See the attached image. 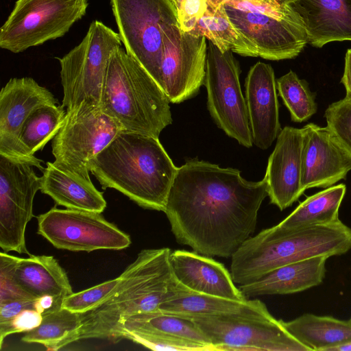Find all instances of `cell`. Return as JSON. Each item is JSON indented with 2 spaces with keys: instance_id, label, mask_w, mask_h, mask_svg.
Returning <instances> with one entry per match:
<instances>
[{
  "instance_id": "cell-10",
  "label": "cell",
  "mask_w": 351,
  "mask_h": 351,
  "mask_svg": "<svg viewBox=\"0 0 351 351\" xmlns=\"http://www.w3.org/2000/svg\"><path fill=\"white\" fill-rule=\"evenodd\" d=\"M238 61L209 41L204 84L208 111L217 126L247 148L252 146L247 108L239 82Z\"/></svg>"
},
{
  "instance_id": "cell-19",
  "label": "cell",
  "mask_w": 351,
  "mask_h": 351,
  "mask_svg": "<svg viewBox=\"0 0 351 351\" xmlns=\"http://www.w3.org/2000/svg\"><path fill=\"white\" fill-rule=\"evenodd\" d=\"M245 101L252 142L268 149L281 131L276 80L270 64L258 62L245 79Z\"/></svg>"
},
{
  "instance_id": "cell-8",
  "label": "cell",
  "mask_w": 351,
  "mask_h": 351,
  "mask_svg": "<svg viewBox=\"0 0 351 351\" xmlns=\"http://www.w3.org/2000/svg\"><path fill=\"white\" fill-rule=\"evenodd\" d=\"M88 6V0H17L0 29V47L18 53L61 38Z\"/></svg>"
},
{
  "instance_id": "cell-1",
  "label": "cell",
  "mask_w": 351,
  "mask_h": 351,
  "mask_svg": "<svg viewBox=\"0 0 351 351\" xmlns=\"http://www.w3.org/2000/svg\"><path fill=\"white\" fill-rule=\"evenodd\" d=\"M267 196L265 177L248 181L237 169L193 158L178 168L164 213L178 243L228 258L255 231Z\"/></svg>"
},
{
  "instance_id": "cell-20",
  "label": "cell",
  "mask_w": 351,
  "mask_h": 351,
  "mask_svg": "<svg viewBox=\"0 0 351 351\" xmlns=\"http://www.w3.org/2000/svg\"><path fill=\"white\" fill-rule=\"evenodd\" d=\"M170 262L180 282L198 293L242 300L246 299L221 263L194 251H171Z\"/></svg>"
},
{
  "instance_id": "cell-33",
  "label": "cell",
  "mask_w": 351,
  "mask_h": 351,
  "mask_svg": "<svg viewBox=\"0 0 351 351\" xmlns=\"http://www.w3.org/2000/svg\"><path fill=\"white\" fill-rule=\"evenodd\" d=\"M324 117L335 141L351 156V101L343 98L332 103Z\"/></svg>"
},
{
  "instance_id": "cell-41",
  "label": "cell",
  "mask_w": 351,
  "mask_h": 351,
  "mask_svg": "<svg viewBox=\"0 0 351 351\" xmlns=\"http://www.w3.org/2000/svg\"><path fill=\"white\" fill-rule=\"evenodd\" d=\"M340 82L346 90L344 98L351 101V49H348L346 53L343 72Z\"/></svg>"
},
{
  "instance_id": "cell-6",
  "label": "cell",
  "mask_w": 351,
  "mask_h": 351,
  "mask_svg": "<svg viewBox=\"0 0 351 351\" xmlns=\"http://www.w3.org/2000/svg\"><path fill=\"white\" fill-rule=\"evenodd\" d=\"M119 33L93 21L82 40L62 58V106L66 111L101 108L108 65L112 51L121 47Z\"/></svg>"
},
{
  "instance_id": "cell-35",
  "label": "cell",
  "mask_w": 351,
  "mask_h": 351,
  "mask_svg": "<svg viewBox=\"0 0 351 351\" xmlns=\"http://www.w3.org/2000/svg\"><path fill=\"white\" fill-rule=\"evenodd\" d=\"M125 339L153 350L209 351L197 342L162 333L125 332L121 339Z\"/></svg>"
},
{
  "instance_id": "cell-17",
  "label": "cell",
  "mask_w": 351,
  "mask_h": 351,
  "mask_svg": "<svg viewBox=\"0 0 351 351\" xmlns=\"http://www.w3.org/2000/svg\"><path fill=\"white\" fill-rule=\"evenodd\" d=\"M302 187L328 188L345 179L351 171V156L329 130L315 123L302 128Z\"/></svg>"
},
{
  "instance_id": "cell-21",
  "label": "cell",
  "mask_w": 351,
  "mask_h": 351,
  "mask_svg": "<svg viewBox=\"0 0 351 351\" xmlns=\"http://www.w3.org/2000/svg\"><path fill=\"white\" fill-rule=\"evenodd\" d=\"M308 44L321 48L334 41H351V0H293Z\"/></svg>"
},
{
  "instance_id": "cell-31",
  "label": "cell",
  "mask_w": 351,
  "mask_h": 351,
  "mask_svg": "<svg viewBox=\"0 0 351 351\" xmlns=\"http://www.w3.org/2000/svg\"><path fill=\"white\" fill-rule=\"evenodd\" d=\"M66 113L62 105L46 104L28 115L20 129L19 139L29 155L34 156L55 137L64 124Z\"/></svg>"
},
{
  "instance_id": "cell-22",
  "label": "cell",
  "mask_w": 351,
  "mask_h": 351,
  "mask_svg": "<svg viewBox=\"0 0 351 351\" xmlns=\"http://www.w3.org/2000/svg\"><path fill=\"white\" fill-rule=\"evenodd\" d=\"M40 191L49 195L56 205L69 209L101 213L107 203L88 178L62 168L53 162H47L43 171Z\"/></svg>"
},
{
  "instance_id": "cell-7",
  "label": "cell",
  "mask_w": 351,
  "mask_h": 351,
  "mask_svg": "<svg viewBox=\"0 0 351 351\" xmlns=\"http://www.w3.org/2000/svg\"><path fill=\"white\" fill-rule=\"evenodd\" d=\"M110 4L127 53L162 89L163 34L179 25L176 4L172 0H110Z\"/></svg>"
},
{
  "instance_id": "cell-15",
  "label": "cell",
  "mask_w": 351,
  "mask_h": 351,
  "mask_svg": "<svg viewBox=\"0 0 351 351\" xmlns=\"http://www.w3.org/2000/svg\"><path fill=\"white\" fill-rule=\"evenodd\" d=\"M57 101L49 89L32 77L10 79L0 91V154L29 163L43 172V161L25 151L19 142V132L34 109Z\"/></svg>"
},
{
  "instance_id": "cell-39",
  "label": "cell",
  "mask_w": 351,
  "mask_h": 351,
  "mask_svg": "<svg viewBox=\"0 0 351 351\" xmlns=\"http://www.w3.org/2000/svg\"><path fill=\"white\" fill-rule=\"evenodd\" d=\"M43 314L36 308H26L22 311L12 320L5 331L0 333V348H2L4 339L9 335L26 332L38 327L42 322Z\"/></svg>"
},
{
  "instance_id": "cell-38",
  "label": "cell",
  "mask_w": 351,
  "mask_h": 351,
  "mask_svg": "<svg viewBox=\"0 0 351 351\" xmlns=\"http://www.w3.org/2000/svg\"><path fill=\"white\" fill-rule=\"evenodd\" d=\"M176 6L180 29L189 33L203 16L207 4L206 0H177Z\"/></svg>"
},
{
  "instance_id": "cell-34",
  "label": "cell",
  "mask_w": 351,
  "mask_h": 351,
  "mask_svg": "<svg viewBox=\"0 0 351 351\" xmlns=\"http://www.w3.org/2000/svg\"><path fill=\"white\" fill-rule=\"evenodd\" d=\"M120 281L119 275L116 278L73 293L64 299L62 306L80 314L88 312L108 298L114 293Z\"/></svg>"
},
{
  "instance_id": "cell-45",
  "label": "cell",
  "mask_w": 351,
  "mask_h": 351,
  "mask_svg": "<svg viewBox=\"0 0 351 351\" xmlns=\"http://www.w3.org/2000/svg\"><path fill=\"white\" fill-rule=\"evenodd\" d=\"M349 321L351 322V317L350 318Z\"/></svg>"
},
{
  "instance_id": "cell-28",
  "label": "cell",
  "mask_w": 351,
  "mask_h": 351,
  "mask_svg": "<svg viewBox=\"0 0 351 351\" xmlns=\"http://www.w3.org/2000/svg\"><path fill=\"white\" fill-rule=\"evenodd\" d=\"M125 332L162 333L197 342L206 347L209 351H217L208 338L192 319L160 311L140 313L126 319L122 324L117 341L121 340Z\"/></svg>"
},
{
  "instance_id": "cell-12",
  "label": "cell",
  "mask_w": 351,
  "mask_h": 351,
  "mask_svg": "<svg viewBox=\"0 0 351 351\" xmlns=\"http://www.w3.org/2000/svg\"><path fill=\"white\" fill-rule=\"evenodd\" d=\"M121 131L101 108L66 111L63 125L52 139L53 162L90 178V162Z\"/></svg>"
},
{
  "instance_id": "cell-2",
  "label": "cell",
  "mask_w": 351,
  "mask_h": 351,
  "mask_svg": "<svg viewBox=\"0 0 351 351\" xmlns=\"http://www.w3.org/2000/svg\"><path fill=\"white\" fill-rule=\"evenodd\" d=\"M178 168L158 138L124 130L89 165L103 189H114L143 208L162 212Z\"/></svg>"
},
{
  "instance_id": "cell-9",
  "label": "cell",
  "mask_w": 351,
  "mask_h": 351,
  "mask_svg": "<svg viewBox=\"0 0 351 351\" xmlns=\"http://www.w3.org/2000/svg\"><path fill=\"white\" fill-rule=\"evenodd\" d=\"M217 351H310L268 310L191 318Z\"/></svg>"
},
{
  "instance_id": "cell-14",
  "label": "cell",
  "mask_w": 351,
  "mask_h": 351,
  "mask_svg": "<svg viewBox=\"0 0 351 351\" xmlns=\"http://www.w3.org/2000/svg\"><path fill=\"white\" fill-rule=\"evenodd\" d=\"M206 37L182 31L175 25L163 34L162 90L169 102L181 103L198 92L204 82Z\"/></svg>"
},
{
  "instance_id": "cell-4",
  "label": "cell",
  "mask_w": 351,
  "mask_h": 351,
  "mask_svg": "<svg viewBox=\"0 0 351 351\" xmlns=\"http://www.w3.org/2000/svg\"><path fill=\"white\" fill-rule=\"evenodd\" d=\"M351 250V229L341 220L297 228L277 225L248 238L231 257L235 284L254 281L287 264L315 256L341 255Z\"/></svg>"
},
{
  "instance_id": "cell-24",
  "label": "cell",
  "mask_w": 351,
  "mask_h": 351,
  "mask_svg": "<svg viewBox=\"0 0 351 351\" xmlns=\"http://www.w3.org/2000/svg\"><path fill=\"white\" fill-rule=\"evenodd\" d=\"M268 310L258 299L232 300L193 291L179 282L171 297L165 302L161 312L191 319L204 315L245 313Z\"/></svg>"
},
{
  "instance_id": "cell-36",
  "label": "cell",
  "mask_w": 351,
  "mask_h": 351,
  "mask_svg": "<svg viewBox=\"0 0 351 351\" xmlns=\"http://www.w3.org/2000/svg\"><path fill=\"white\" fill-rule=\"evenodd\" d=\"M230 7L278 19L303 23L292 7L293 0H221Z\"/></svg>"
},
{
  "instance_id": "cell-3",
  "label": "cell",
  "mask_w": 351,
  "mask_h": 351,
  "mask_svg": "<svg viewBox=\"0 0 351 351\" xmlns=\"http://www.w3.org/2000/svg\"><path fill=\"white\" fill-rule=\"evenodd\" d=\"M168 247L145 249L120 274L114 293L90 311L81 313V327L75 341L107 339L117 341L123 322L128 317L154 312L168 300L178 285Z\"/></svg>"
},
{
  "instance_id": "cell-18",
  "label": "cell",
  "mask_w": 351,
  "mask_h": 351,
  "mask_svg": "<svg viewBox=\"0 0 351 351\" xmlns=\"http://www.w3.org/2000/svg\"><path fill=\"white\" fill-rule=\"evenodd\" d=\"M302 128L285 126L280 132L268 159L265 178L270 202L280 210L304 193L302 187Z\"/></svg>"
},
{
  "instance_id": "cell-25",
  "label": "cell",
  "mask_w": 351,
  "mask_h": 351,
  "mask_svg": "<svg viewBox=\"0 0 351 351\" xmlns=\"http://www.w3.org/2000/svg\"><path fill=\"white\" fill-rule=\"evenodd\" d=\"M14 276L19 285L36 299L49 295L56 301L63 302L73 293L66 271L53 256L19 257Z\"/></svg>"
},
{
  "instance_id": "cell-27",
  "label": "cell",
  "mask_w": 351,
  "mask_h": 351,
  "mask_svg": "<svg viewBox=\"0 0 351 351\" xmlns=\"http://www.w3.org/2000/svg\"><path fill=\"white\" fill-rule=\"evenodd\" d=\"M203 16L189 34L203 36L221 51H232L243 56L258 57L256 49L231 23L221 0H206Z\"/></svg>"
},
{
  "instance_id": "cell-26",
  "label": "cell",
  "mask_w": 351,
  "mask_h": 351,
  "mask_svg": "<svg viewBox=\"0 0 351 351\" xmlns=\"http://www.w3.org/2000/svg\"><path fill=\"white\" fill-rule=\"evenodd\" d=\"M285 328L310 351H330L351 342V322L330 316L305 313L289 322Z\"/></svg>"
},
{
  "instance_id": "cell-16",
  "label": "cell",
  "mask_w": 351,
  "mask_h": 351,
  "mask_svg": "<svg viewBox=\"0 0 351 351\" xmlns=\"http://www.w3.org/2000/svg\"><path fill=\"white\" fill-rule=\"evenodd\" d=\"M223 5L231 23L256 49L258 57L270 60L292 59L308 44L303 23Z\"/></svg>"
},
{
  "instance_id": "cell-29",
  "label": "cell",
  "mask_w": 351,
  "mask_h": 351,
  "mask_svg": "<svg viewBox=\"0 0 351 351\" xmlns=\"http://www.w3.org/2000/svg\"><path fill=\"white\" fill-rule=\"evenodd\" d=\"M343 184L332 185L306 197L281 222L282 228H297L339 221V211L345 196Z\"/></svg>"
},
{
  "instance_id": "cell-37",
  "label": "cell",
  "mask_w": 351,
  "mask_h": 351,
  "mask_svg": "<svg viewBox=\"0 0 351 351\" xmlns=\"http://www.w3.org/2000/svg\"><path fill=\"white\" fill-rule=\"evenodd\" d=\"M17 256L0 253V303L21 299L36 300L18 283L14 276Z\"/></svg>"
},
{
  "instance_id": "cell-43",
  "label": "cell",
  "mask_w": 351,
  "mask_h": 351,
  "mask_svg": "<svg viewBox=\"0 0 351 351\" xmlns=\"http://www.w3.org/2000/svg\"><path fill=\"white\" fill-rule=\"evenodd\" d=\"M330 351H351V342L332 348Z\"/></svg>"
},
{
  "instance_id": "cell-44",
  "label": "cell",
  "mask_w": 351,
  "mask_h": 351,
  "mask_svg": "<svg viewBox=\"0 0 351 351\" xmlns=\"http://www.w3.org/2000/svg\"><path fill=\"white\" fill-rule=\"evenodd\" d=\"M172 1L174 2L175 4L176 3L177 0H172Z\"/></svg>"
},
{
  "instance_id": "cell-30",
  "label": "cell",
  "mask_w": 351,
  "mask_h": 351,
  "mask_svg": "<svg viewBox=\"0 0 351 351\" xmlns=\"http://www.w3.org/2000/svg\"><path fill=\"white\" fill-rule=\"evenodd\" d=\"M80 327V313L54 306L43 313L41 324L26 332L21 341L42 344L47 350H59L75 342Z\"/></svg>"
},
{
  "instance_id": "cell-5",
  "label": "cell",
  "mask_w": 351,
  "mask_h": 351,
  "mask_svg": "<svg viewBox=\"0 0 351 351\" xmlns=\"http://www.w3.org/2000/svg\"><path fill=\"white\" fill-rule=\"evenodd\" d=\"M169 101L149 73L121 47L109 60L101 108L122 130L159 138L171 124Z\"/></svg>"
},
{
  "instance_id": "cell-40",
  "label": "cell",
  "mask_w": 351,
  "mask_h": 351,
  "mask_svg": "<svg viewBox=\"0 0 351 351\" xmlns=\"http://www.w3.org/2000/svg\"><path fill=\"white\" fill-rule=\"evenodd\" d=\"M36 300L21 299L0 303V333L5 330L22 311L26 308H35Z\"/></svg>"
},
{
  "instance_id": "cell-13",
  "label": "cell",
  "mask_w": 351,
  "mask_h": 351,
  "mask_svg": "<svg viewBox=\"0 0 351 351\" xmlns=\"http://www.w3.org/2000/svg\"><path fill=\"white\" fill-rule=\"evenodd\" d=\"M33 167L0 154V247L5 252L31 255L25 230L34 217V199L41 184Z\"/></svg>"
},
{
  "instance_id": "cell-42",
  "label": "cell",
  "mask_w": 351,
  "mask_h": 351,
  "mask_svg": "<svg viewBox=\"0 0 351 351\" xmlns=\"http://www.w3.org/2000/svg\"><path fill=\"white\" fill-rule=\"evenodd\" d=\"M62 302L56 301V299L53 296L47 295L36 300L35 308L43 314L44 312L53 308L55 305L62 306Z\"/></svg>"
},
{
  "instance_id": "cell-11",
  "label": "cell",
  "mask_w": 351,
  "mask_h": 351,
  "mask_svg": "<svg viewBox=\"0 0 351 351\" xmlns=\"http://www.w3.org/2000/svg\"><path fill=\"white\" fill-rule=\"evenodd\" d=\"M37 233L57 249L90 252L128 247L130 235L101 213L51 208L37 216Z\"/></svg>"
},
{
  "instance_id": "cell-23",
  "label": "cell",
  "mask_w": 351,
  "mask_h": 351,
  "mask_svg": "<svg viewBox=\"0 0 351 351\" xmlns=\"http://www.w3.org/2000/svg\"><path fill=\"white\" fill-rule=\"evenodd\" d=\"M327 258L315 256L287 264L239 288L245 297L250 298L303 291L322 283Z\"/></svg>"
},
{
  "instance_id": "cell-32",
  "label": "cell",
  "mask_w": 351,
  "mask_h": 351,
  "mask_svg": "<svg viewBox=\"0 0 351 351\" xmlns=\"http://www.w3.org/2000/svg\"><path fill=\"white\" fill-rule=\"evenodd\" d=\"M279 95L290 112L291 121L301 123L308 120L317 110L315 93L308 83L289 71L276 80Z\"/></svg>"
}]
</instances>
